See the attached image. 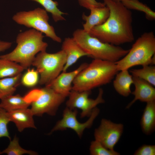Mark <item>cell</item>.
I'll return each instance as SVG.
<instances>
[{
	"label": "cell",
	"instance_id": "6da1fadb",
	"mask_svg": "<svg viewBox=\"0 0 155 155\" xmlns=\"http://www.w3.org/2000/svg\"><path fill=\"white\" fill-rule=\"evenodd\" d=\"M109 9V15L102 24L88 32L102 42L119 46L134 40L131 11L118 0H103Z\"/></svg>",
	"mask_w": 155,
	"mask_h": 155
},
{
	"label": "cell",
	"instance_id": "7a4b0ae2",
	"mask_svg": "<svg viewBox=\"0 0 155 155\" xmlns=\"http://www.w3.org/2000/svg\"><path fill=\"white\" fill-rule=\"evenodd\" d=\"M118 71L115 63L94 59L77 75L72 90L91 91L111 82Z\"/></svg>",
	"mask_w": 155,
	"mask_h": 155
},
{
	"label": "cell",
	"instance_id": "3957f363",
	"mask_svg": "<svg viewBox=\"0 0 155 155\" xmlns=\"http://www.w3.org/2000/svg\"><path fill=\"white\" fill-rule=\"evenodd\" d=\"M42 33L32 29L20 33L17 36V45L9 53L0 56V58L20 63L25 69L29 67L38 53L45 51L48 46L43 41Z\"/></svg>",
	"mask_w": 155,
	"mask_h": 155
},
{
	"label": "cell",
	"instance_id": "277c9868",
	"mask_svg": "<svg viewBox=\"0 0 155 155\" xmlns=\"http://www.w3.org/2000/svg\"><path fill=\"white\" fill-rule=\"evenodd\" d=\"M73 38L89 57L115 63L128 52L129 50L119 46L101 42L91 36L83 29H78L73 34Z\"/></svg>",
	"mask_w": 155,
	"mask_h": 155
},
{
	"label": "cell",
	"instance_id": "5b68a950",
	"mask_svg": "<svg viewBox=\"0 0 155 155\" xmlns=\"http://www.w3.org/2000/svg\"><path fill=\"white\" fill-rule=\"evenodd\" d=\"M155 36L153 32H146L139 37L127 53L115 62L118 71L137 65L155 63Z\"/></svg>",
	"mask_w": 155,
	"mask_h": 155
},
{
	"label": "cell",
	"instance_id": "8992f818",
	"mask_svg": "<svg viewBox=\"0 0 155 155\" xmlns=\"http://www.w3.org/2000/svg\"><path fill=\"white\" fill-rule=\"evenodd\" d=\"M66 61V56L63 51L49 53L46 51L39 53L32 64L40 75L39 83L47 86L63 71Z\"/></svg>",
	"mask_w": 155,
	"mask_h": 155
},
{
	"label": "cell",
	"instance_id": "52a82bcc",
	"mask_svg": "<svg viewBox=\"0 0 155 155\" xmlns=\"http://www.w3.org/2000/svg\"><path fill=\"white\" fill-rule=\"evenodd\" d=\"M24 97L31 103L30 109L33 115L41 116L45 113L55 115L66 97L45 86L31 92Z\"/></svg>",
	"mask_w": 155,
	"mask_h": 155
},
{
	"label": "cell",
	"instance_id": "ba28073f",
	"mask_svg": "<svg viewBox=\"0 0 155 155\" xmlns=\"http://www.w3.org/2000/svg\"><path fill=\"white\" fill-rule=\"evenodd\" d=\"M12 18L18 24L32 28L56 42H61V38L56 35L53 27L49 23V16L43 9L38 7L28 11H20L14 15Z\"/></svg>",
	"mask_w": 155,
	"mask_h": 155
},
{
	"label": "cell",
	"instance_id": "9c48e42d",
	"mask_svg": "<svg viewBox=\"0 0 155 155\" xmlns=\"http://www.w3.org/2000/svg\"><path fill=\"white\" fill-rule=\"evenodd\" d=\"M91 93V91L79 92L72 90L66 102L67 107L72 110L77 108L80 109L81 118L89 117L93 109L97 105L105 102L103 98V91L102 88L99 89L98 95L94 99L88 97Z\"/></svg>",
	"mask_w": 155,
	"mask_h": 155
},
{
	"label": "cell",
	"instance_id": "30bf717a",
	"mask_svg": "<svg viewBox=\"0 0 155 155\" xmlns=\"http://www.w3.org/2000/svg\"><path fill=\"white\" fill-rule=\"evenodd\" d=\"M99 112V109L95 107L93 109L88 120L84 123H81L76 119L78 113L77 109L72 110L66 107L64 110L63 118L57 122L49 134L56 131L70 128L75 131L78 135L81 137L84 130L92 126Z\"/></svg>",
	"mask_w": 155,
	"mask_h": 155
},
{
	"label": "cell",
	"instance_id": "8fae6325",
	"mask_svg": "<svg viewBox=\"0 0 155 155\" xmlns=\"http://www.w3.org/2000/svg\"><path fill=\"white\" fill-rule=\"evenodd\" d=\"M123 129L122 124L114 123L110 120L103 119L99 127L95 130L94 136L95 140L105 147L113 150L120 140Z\"/></svg>",
	"mask_w": 155,
	"mask_h": 155
},
{
	"label": "cell",
	"instance_id": "7c38bea8",
	"mask_svg": "<svg viewBox=\"0 0 155 155\" xmlns=\"http://www.w3.org/2000/svg\"><path fill=\"white\" fill-rule=\"evenodd\" d=\"M88 65L82 63L76 69L69 72H62L48 85L46 86L66 97L68 96L72 90V84L77 75Z\"/></svg>",
	"mask_w": 155,
	"mask_h": 155
},
{
	"label": "cell",
	"instance_id": "4fadbf2b",
	"mask_svg": "<svg viewBox=\"0 0 155 155\" xmlns=\"http://www.w3.org/2000/svg\"><path fill=\"white\" fill-rule=\"evenodd\" d=\"M134 90L132 94L134 96L133 99L126 107L129 108L137 100L146 102L155 100V88L153 85L145 80L133 76Z\"/></svg>",
	"mask_w": 155,
	"mask_h": 155
},
{
	"label": "cell",
	"instance_id": "5bb4252c",
	"mask_svg": "<svg viewBox=\"0 0 155 155\" xmlns=\"http://www.w3.org/2000/svg\"><path fill=\"white\" fill-rule=\"evenodd\" d=\"M61 50L64 51L66 56V63L62 72L66 71L70 66L80 58L88 56L73 37H68L65 38L62 44Z\"/></svg>",
	"mask_w": 155,
	"mask_h": 155
},
{
	"label": "cell",
	"instance_id": "9a60e30c",
	"mask_svg": "<svg viewBox=\"0 0 155 155\" xmlns=\"http://www.w3.org/2000/svg\"><path fill=\"white\" fill-rule=\"evenodd\" d=\"M7 112L10 121L14 123L19 131L28 128H36L30 109L24 108Z\"/></svg>",
	"mask_w": 155,
	"mask_h": 155
},
{
	"label": "cell",
	"instance_id": "2e32d148",
	"mask_svg": "<svg viewBox=\"0 0 155 155\" xmlns=\"http://www.w3.org/2000/svg\"><path fill=\"white\" fill-rule=\"evenodd\" d=\"M90 13L88 16L84 13L82 19L86 21L83 24V29L88 32L94 27L100 25L104 23L108 17L110 11L109 8L105 6L100 7H93L90 9Z\"/></svg>",
	"mask_w": 155,
	"mask_h": 155
},
{
	"label": "cell",
	"instance_id": "e0dca14e",
	"mask_svg": "<svg viewBox=\"0 0 155 155\" xmlns=\"http://www.w3.org/2000/svg\"><path fill=\"white\" fill-rule=\"evenodd\" d=\"M116 75L113 86L116 92L124 96H128L131 93L130 87L133 84V76L128 70L120 71Z\"/></svg>",
	"mask_w": 155,
	"mask_h": 155
},
{
	"label": "cell",
	"instance_id": "ac0fdd59",
	"mask_svg": "<svg viewBox=\"0 0 155 155\" xmlns=\"http://www.w3.org/2000/svg\"><path fill=\"white\" fill-rule=\"evenodd\" d=\"M146 103L140 123L142 131L149 135L155 128V100Z\"/></svg>",
	"mask_w": 155,
	"mask_h": 155
},
{
	"label": "cell",
	"instance_id": "d6986e66",
	"mask_svg": "<svg viewBox=\"0 0 155 155\" xmlns=\"http://www.w3.org/2000/svg\"><path fill=\"white\" fill-rule=\"evenodd\" d=\"M0 108L7 112L28 108L31 103L19 94L7 96L1 99Z\"/></svg>",
	"mask_w": 155,
	"mask_h": 155
},
{
	"label": "cell",
	"instance_id": "ffe728a7",
	"mask_svg": "<svg viewBox=\"0 0 155 155\" xmlns=\"http://www.w3.org/2000/svg\"><path fill=\"white\" fill-rule=\"evenodd\" d=\"M22 74L16 76L0 79V99L13 94L21 80Z\"/></svg>",
	"mask_w": 155,
	"mask_h": 155
},
{
	"label": "cell",
	"instance_id": "44dd1931",
	"mask_svg": "<svg viewBox=\"0 0 155 155\" xmlns=\"http://www.w3.org/2000/svg\"><path fill=\"white\" fill-rule=\"evenodd\" d=\"M24 69L16 62L0 58V79L16 76Z\"/></svg>",
	"mask_w": 155,
	"mask_h": 155
},
{
	"label": "cell",
	"instance_id": "7402d4cb",
	"mask_svg": "<svg viewBox=\"0 0 155 155\" xmlns=\"http://www.w3.org/2000/svg\"><path fill=\"white\" fill-rule=\"evenodd\" d=\"M36 1L42 6L47 11L51 13L53 18L55 22L65 20L63 15L67 13L61 11L58 8V3L53 0H29Z\"/></svg>",
	"mask_w": 155,
	"mask_h": 155
},
{
	"label": "cell",
	"instance_id": "603a6c76",
	"mask_svg": "<svg viewBox=\"0 0 155 155\" xmlns=\"http://www.w3.org/2000/svg\"><path fill=\"white\" fill-rule=\"evenodd\" d=\"M142 66L141 69L131 70V75L143 79L155 86V66L150 65Z\"/></svg>",
	"mask_w": 155,
	"mask_h": 155
},
{
	"label": "cell",
	"instance_id": "cb8c5ba5",
	"mask_svg": "<svg viewBox=\"0 0 155 155\" xmlns=\"http://www.w3.org/2000/svg\"><path fill=\"white\" fill-rule=\"evenodd\" d=\"M6 154L8 155H22L28 154L36 155L37 153L31 150H27L23 148L20 145L18 138L15 136L10 142L8 146L5 150L0 151V155Z\"/></svg>",
	"mask_w": 155,
	"mask_h": 155
},
{
	"label": "cell",
	"instance_id": "d4e9b609",
	"mask_svg": "<svg viewBox=\"0 0 155 155\" xmlns=\"http://www.w3.org/2000/svg\"><path fill=\"white\" fill-rule=\"evenodd\" d=\"M90 154L92 155H119L120 154L114 150L108 149L100 142L95 140L92 141L90 148Z\"/></svg>",
	"mask_w": 155,
	"mask_h": 155
},
{
	"label": "cell",
	"instance_id": "484cf974",
	"mask_svg": "<svg viewBox=\"0 0 155 155\" xmlns=\"http://www.w3.org/2000/svg\"><path fill=\"white\" fill-rule=\"evenodd\" d=\"M39 73L34 69H28L22 76L21 82L24 86L31 87L35 86L39 82Z\"/></svg>",
	"mask_w": 155,
	"mask_h": 155
},
{
	"label": "cell",
	"instance_id": "4316f807",
	"mask_svg": "<svg viewBox=\"0 0 155 155\" xmlns=\"http://www.w3.org/2000/svg\"><path fill=\"white\" fill-rule=\"evenodd\" d=\"M120 1L129 9L140 11L144 13L145 15H148L150 13L151 9L138 0H121Z\"/></svg>",
	"mask_w": 155,
	"mask_h": 155
},
{
	"label": "cell",
	"instance_id": "83f0119b",
	"mask_svg": "<svg viewBox=\"0 0 155 155\" xmlns=\"http://www.w3.org/2000/svg\"><path fill=\"white\" fill-rule=\"evenodd\" d=\"M10 121L7 112L0 108V138L6 137L11 140L7 127V125Z\"/></svg>",
	"mask_w": 155,
	"mask_h": 155
},
{
	"label": "cell",
	"instance_id": "f1b7e54d",
	"mask_svg": "<svg viewBox=\"0 0 155 155\" xmlns=\"http://www.w3.org/2000/svg\"><path fill=\"white\" fill-rule=\"evenodd\" d=\"M134 155H155V145L144 144L137 150Z\"/></svg>",
	"mask_w": 155,
	"mask_h": 155
},
{
	"label": "cell",
	"instance_id": "f546056e",
	"mask_svg": "<svg viewBox=\"0 0 155 155\" xmlns=\"http://www.w3.org/2000/svg\"><path fill=\"white\" fill-rule=\"evenodd\" d=\"M80 5L88 9L93 7H100L106 6L104 2H98L96 0H78Z\"/></svg>",
	"mask_w": 155,
	"mask_h": 155
},
{
	"label": "cell",
	"instance_id": "4dcf8cb0",
	"mask_svg": "<svg viewBox=\"0 0 155 155\" xmlns=\"http://www.w3.org/2000/svg\"><path fill=\"white\" fill-rule=\"evenodd\" d=\"M11 42L0 40V52H3L9 49L11 46Z\"/></svg>",
	"mask_w": 155,
	"mask_h": 155
},
{
	"label": "cell",
	"instance_id": "1f68e13d",
	"mask_svg": "<svg viewBox=\"0 0 155 155\" xmlns=\"http://www.w3.org/2000/svg\"><path fill=\"white\" fill-rule=\"evenodd\" d=\"M119 0L120 1V0Z\"/></svg>",
	"mask_w": 155,
	"mask_h": 155
}]
</instances>
